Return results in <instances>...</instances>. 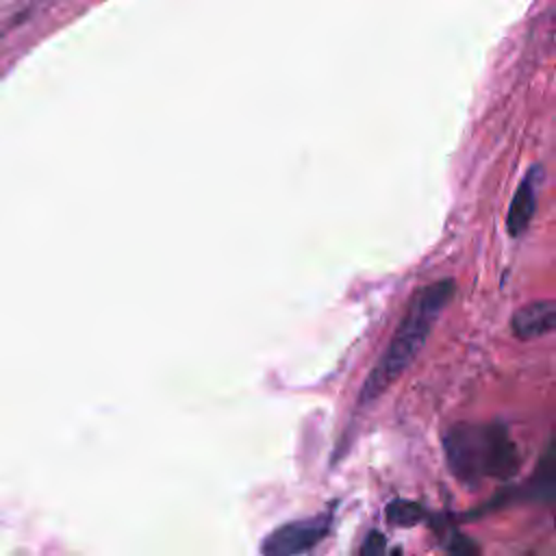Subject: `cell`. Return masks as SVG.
I'll return each instance as SVG.
<instances>
[{"mask_svg":"<svg viewBox=\"0 0 556 556\" xmlns=\"http://www.w3.org/2000/svg\"><path fill=\"white\" fill-rule=\"evenodd\" d=\"M454 280L443 278L437 282H430L413 293L406 313L402 315L387 350L369 371V376L363 382L361 389V404L374 402L380 393H384L415 361L419 350L424 348L434 321L439 319L441 311L447 306V302L454 295Z\"/></svg>","mask_w":556,"mask_h":556,"instance_id":"1","label":"cell"},{"mask_svg":"<svg viewBox=\"0 0 556 556\" xmlns=\"http://www.w3.org/2000/svg\"><path fill=\"white\" fill-rule=\"evenodd\" d=\"M443 450L450 471L465 484L484 478L506 480L519 467L517 447L497 424H456L445 432Z\"/></svg>","mask_w":556,"mask_h":556,"instance_id":"2","label":"cell"},{"mask_svg":"<svg viewBox=\"0 0 556 556\" xmlns=\"http://www.w3.org/2000/svg\"><path fill=\"white\" fill-rule=\"evenodd\" d=\"M330 528V515L289 521L269 532L261 545V556H300L317 545Z\"/></svg>","mask_w":556,"mask_h":556,"instance_id":"3","label":"cell"},{"mask_svg":"<svg viewBox=\"0 0 556 556\" xmlns=\"http://www.w3.org/2000/svg\"><path fill=\"white\" fill-rule=\"evenodd\" d=\"M541 178H543V169L534 165L526 172L519 187L515 189L508 206V215H506V228L510 237H521L530 226L536 211V193H539Z\"/></svg>","mask_w":556,"mask_h":556,"instance_id":"4","label":"cell"},{"mask_svg":"<svg viewBox=\"0 0 556 556\" xmlns=\"http://www.w3.org/2000/svg\"><path fill=\"white\" fill-rule=\"evenodd\" d=\"M510 328L519 339H534L556 330V300H543L521 306L513 319Z\"/></svg>","mask_w":556,"mask_h":556,"instance_id":"5","label":"cell"},{"mask_svg":"<svg viewBox=\"0 0 556 556\" xmlns=\"http://www.w3.org/2000/svg\"><path fill=\"white\" fill-rule=\"evenodd\" d=\"M528 493L539 502H552L556 497V437L547 443L532 478L528 480Z\"/></svg>","mask_w":556,"mask_h":556,"instance_id":"6","label":"cell"},{"mask_svg":"<svg viewBox=\"0 0 556 556\" xmlns=\"http://www.w3.org/2000/svg\"><path fill=\"white\" fill-rule=\"evenodd\" d=\"M387 519L393 523V526H402V528H410L415 523H419L424 519V508L421 504L413 502V500H404V497H397V500H391L387 504V510H384Z\"/></svg>","mask_w":556,"mask_h":556,"instance_id":"7","label":"cell"},{"mask_svg":"<svg viewBox=\"0 0 556 556\" xmlns=\"http://www.w3.org/2000/svg\"><path fill=\"white\" fill-rule=\"evenodd\" d=\"M361 556H389L387 554V536L382 532H378V530H371L365 536Z\"/></svg>","mask_w":556,"mask_h":556,"instance_id":"8","label":"cell"}]
</instances>
